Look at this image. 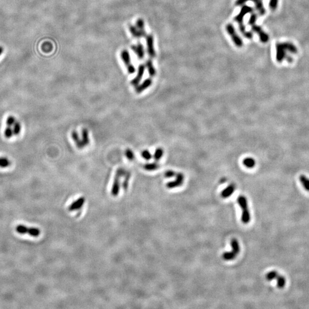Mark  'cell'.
Here are the masks:
<instances>
[{"instance_id":"cell-1","label":"cell","mask_w":309,"mask_h":309,"mask_svg":"<svg viewBox=\"0 0 309 309\" xmlns=\"http://www.w3.org/2000/svg\"><path fill=\"white\" fill-rule=\"evenodd\" d=\"M287 52L292 54H297L298 49L293 43L290 42H279L276 45V60L278 63H282L284 60L288 63L293 61V57L288 54Z\"/></svg>"},{"instance_id":"cell-2","label":"cell","mask_w":309,"mask_h":309,"mask_svg":"<svg viewBox=\"0 0 309 309\" xmlns=\"http://www.w3.org/2000/svg\"><path fill=\"white\" fill-rule=\"evenodd\" d=\"M237 203L241 208L242 211L241 216L242 222L244 224H248L250 221L251 216L249 210L247 199L245 196L240 195L237 198Z\"/></svg>"},{"instance_id":"cell-3","label":"cell","mask_w":309,"mask_h":309,"mask_svg":"<svg viewBox=\"0 0 309 309\" xmlns=\"http://www.w3.org/2000/svg\"><path fill=\"white\" fill-rule=\"evenodd\" d=\"M126 171L124 168L120 167L118 168L116 170V172L115 173V176L114 177V181H113V185L111 189V194L113 196H118L119 192H120V181L121 177L124 176L125 174L126 173Z\"/></svg>"},{"instance_id":"cell-4","label":"cell","mask_w":309,"mask_h":309,"mask_svg":"<svg viewBox=\"0 0 309 309\" xmlns=\"http://www.w3.org/2000/svg\"><path fill=\"white\" fill-rule=\"evenodd\" d=\"M231 246L232 247V251L225 252L222 254V258L224 260L230 261L234 260L240 252V246L237 239L234 238L231 240Z\"/></svg>"},{"instance_id":"cell-5","label":"cell","mask_w":309,"mask_h":309,"mask_svg":"<svg viewBox=\"0 0 309 309\" xmlns=\"http://www.w3.org/2000/svg\"><path fill=\"white\" fill-rule=\"evenodd\" d=\"M21 131V124L19 121L16 120L11 125H7V127L4 131V135L10 139L13 136H17Z\"/></svg>"},{"instance_id":"cell-6","label":"cell","mask_w":309,"mask_h":309,"mask_svg":"<svg viewBox=\"0 0 309 309\" xmlns=\"http://www.w3.org/2000/svg\"><path fill=\"white\" fill-rule=\"evenodd\" d=\"M227 32L230 36L234 44L239 48H241L243 46V41L241 37L237 34L234 25L231 24H228L226 27Z\"/></svg>"},{"instance_id":"cell-7","label":"cell","mask_w":309,"mask_h":309,"mask_svg":"<svg viewBox=\"0 0 309 309\" xmlns=\"http://www.w3.org/2000/svg\"><path fill=\"white\" fill-rule=\"evenodd\" d=\"M15 231L20 234H29L31 237H38L40 234V230L37 228L28 227L23 224H19L15 227Z\"/></svg>"},{"instance_id":"cell-8","label":"cell","mask_w":309,"mask_h":309,"mask_svg":"<svg viewBox=\"0 0 309 309\" xmlns=\"http://www.w3.org/2000/svg\"><path fill=\"white\" fill-rule=\"evenodd\" d=\"M121 58L123 63L125 64L129 74H133L136 72V68L131 63L130 54L127 50L124 49L121 52Z\"/></svg>"},{"instance_id":"cell-9","label":"cell","mask_w":309,"mask_h":309,"mask_svg":"<svg viewBox=\"0 0 309 309\" xmlns=\"http://www.w3.org/2000/svg\"><path fill=\"white\" fill-rule=\"evenodd\" d=\"M253 11H254V9L252 7L245 4L242 6L241 9L239 13L234 17V21L238 24L243 23L245 16L249 13H253Z\"/></svg>"},{"instance_id":"cell-10","label":"cell","mask_w":309,"mask_h":309,"mask_svg":"<svg viewBox=\"0 0 309 309\" xmlns=\"http://www.w3.org/2000/svg\"><path fill=\"white\" fill-rule=\"evenodd\" d=\"M147 53L151 59L156 57V51L154 49V38L152 34H148L146 36Z\"/></svg>"},{"instance_id":"cell-11","label":"cell","mask_w":309,"mask_h":309,"mask_svg":"<svg viewBox=\"0 0 309 309\" xmlns=\"http://www.w3.org/2000/svg\"><path fill=\"white\" fill-rule=\"evenodd\" d=\"M251 30L258 35L260 41L263 43H266L269 41V36L264 31L262 28L256 24L251 26Z\"/></svg>"},{"instance_id":"cell-12","label":"cell","mask_w":309,"mask_h":309,"mask_svg":"<svg viewBox=\"0 0 309 309\" xmlns=\"http://www.w3.org/2000/svg\"><path fill=\"white\" fill-rule=\"evenodd\" d=\"M175 180L173 181H170L167 183L166 186L168 189H172L176 188L178 187H181L184 183L185 176L182 173H176L175 176Z\"/></svg>"},{"instance_id":"cell-13","label":"cell","mask_w":309,"mask_h":309,"mask_svg":"<svg viewBox=\"0 0 309 309\" xmlns=\"http://www.w3.org/2000/svg\"><path fill=\"white\" fill-rule=\"evenodd\" d=\"M145 69H146L145 65H144V64L139 65V66L138 67V69H137V73L136 77L134 79H133L131 81V84L132 86L136 87L139 84L141 80L143 77L144 72H145Z\"/></svg>"},{"instance_id":"cell-14","label":"cell","mask_w":309,"mask_h":309,"mask_svg":"<svg viewBox=\"0 0 309 309\" xmlns=\"http://www.w3.org/2000/svg\"><path fill=\"white\" fill-rule=\"evenodd\" d=\"M131 49L136 54V56L140 60H143L145 56V50L144 48V46L140 42L137 43L136 45H134L131 46Z\"/></svg>"},{"instance_id":"cell-15","label":"cell","mask_w":309,"mask_h":309,"mask_svg":"<svg viewBox=\"0 0 309 309\" xmlns=\"http://www.w3.org/2000/svg\"><path fill=\"white\" fill-rule=\"evenodd\" d=\"M152 84V79L151 78H148L144 80L142 83L139 84L135 88V91L137 94H140L143 91L146 90L149 87L151 86Z\"/></svg>"},{"instance_id":"cell-16","label":"cell","mask_w":309,"mask_h":309,"mask_svg":"<svg viewBox=\"0 0 309 309\" xmlns=\"http://www.w3.org/2000/svg\"><path fill=\"white\" fill-rule=\"evenodd\" d=\"M85 201V199L84 197L80 198L77 200H76L75 202L72 203V204H71V206L68 207V210L70 211H73L79 209L83 206Z\"/></svg>"},{"instance_id":"cell-17","label":"cell","mask_w":309,"mask_h":309,"mask_svg":"<svg viewBox=\"0 0 309 309\" xmlns=\"http://www.w3.org/2000/svg\"><path fill=\"white\" fill-rule=\"evenodd\" d=\"M255 5V7L259 15H263L266 14V11L264 7L263 3L262 0H253V1Z\"/></svg>"},{"instance_id":"cell-18","label":"cell","mask_w":309,"mask_h":309,"mask_svg":"<svg viewBox=\"0 0 309 309\" xmlns=\"http://www.w3.org/2000/svg\"><path fill=\"white\" fill-rule=\"evenodd\" d=\"M235 190V185L233 184H231L226 189L223 190L222 192H221V196L224 199L229 198L232 195Z\"/></svg>"},{"instance_id":"cell-19","label":"cell","mask_w":309,"mask_h":309,"mask_svg":"<svg viewBox=\"0 0 309 309\" xmlns=\"http://www.w3.org/2000/svg\"><path fill=\"white\" fill-rule=\"evenodd\" d=\"M136 27L139 29L141 37H144L147 36V33L145 29V23L143 20L141 19H138L136 22Z\"/></svg>"},{"instance_id":"cell-20","label":"cell","mask_w":309,"mask_h":309,"mask_svg":"<svg viewBox=\"0 0 309 309\" xmlns=\"http://www.w3.org/2000/svg\"><path fill=\"white\" fill-rule=\"evenodd\" d=\"M146 67L147 68L148 72L151 77H154L156 75V70L151 60H148L146 63Z\"/></svg>"},{"instance_id":"cell-21","label":"cell","mask_w":309,"mask_h":309,"mask_svg":"<svg viewBox=\"0 0 309 309\" xmlns=\"http://www.w3.org/2000/svg\"><path fill=\"white\" fill-rule=\"evenodd\" d=\"M71 136H72V139L75 141L76 145L77 148H79V149H82L83 148H84L81 139H80L77 132H76V131H73L72 133H71Z\"/></svg>"},{"instance_id":"cell-22","label":"cell","mask_w":309,"mask_h":309,"mask_svg":"<svg viewBox=\"0 0 309 309\" xmlns=\"http://www.w3.org/2000/svg\"><path fill=\"white\" fill-rule=\"evenodd\" d=\"M81 140L84 147H86L90 143L89 132L86 128H84L81 131Z\"/></svg>"},{"instance_id":"cell-23","label":"cell","mask_w":309,"mask_h":309,"mask_svg":"<svg viewBox=\"0 0 309 309\" xmlns=\"http://www.w3.org/2000/svg\"><path fill=\"white\" fill-rule=\"evenodd\" d=\"M243 164L246 167L248 168H253L255 166L256 162L253 158L247 157L243 160Z\"/></svg>"},{"instance_id":"cell-24","label":"cell","mask_w":309,"mask_h":309,"mask_svg":"<svg viewBox=\"0 0 309 309\" xmlns=\"http://www.w3.org/2000/svg\"><path fill=\"white\" fill-rule=\"evenodd\" d=\"M160 167V164L158 163L153 162L144 164L143 167L144 170H146L147 171H153L159 169Z\"/></svg>"},{"instance_id":"cell-25","label":"cell","mask_w":309,"mask_h":309,"mask_svg":"<svg viewBox=\"0 0 309 309\" xmlns=\"http://www.w3.org/2000/svg\"><path fill=\"white\" fill-rule=\"evenodd\" d=\"M299 181L303 188L309 192V178L304 175H301L299 176Z\"/></svg>"},{"instance_id":"cell-26","label":"cell","mask_w":309,"mask_h":309,"mask_svg":"<svg viewBox=\"0 0 309 309\" xmlns=\"http://www.w3.org/2000/svg\"><path fill=\"white\" fill-rule=\"evenodd\" d=\"M129 32H130V33L132 34L133 37L137 38L142 37L141 35L140 34L139 30L137 28V27L136 26L130 25L129 26Z\"/></svg>"},{"instance_id":"cell-27","label":"cell","mask_w":309,"mask_h":309,"mask_svg":"<svg viewBox=\"0 0 309 309\" xmlns=\"http://www.w3.org/2000/svg\"><path fill=\"white\" fill-rule=\"evenodd\" d=\"M164 154V150L162 148L159 147L156 149L154 151V154L153 155V158L156 162H158L163 157Z\"/></svg>"},{"instance_id":"cell-28","label":"cell","mask_w":309,"mask_h":309,"mask_svg":"<svg viewBox=\"0 0 309 309\" xmlns=\"http://www.w3.org/2000/svg\"><path fill=\"white\" fill-rule=\"evenodd\" d=\"M11 162L7 157L0 156V168H5L11 166Z\"/></svg>"},{"instance_id":"cell-29","label":"cell","mask_w":309,"mask_h":309,"mask_svg":"<svg viewBox=\"0 0 309 309\" xmlns=\"http://www.w3.org/2000/svg\"><path fill=\"white\" fill-rule=\"evenodd\" d=\"M277 281V287L279 289H282L285 286L286 283V278L282 276V275L278 274L276 276V279Z\"/></svg>"},{"instance_id":"cell-30","label":"cell","mask_w":309,"mask_h":309,"mask_svg":"<svg viewBox=\"0 0 309 309\" xmlns=\"http://www.w3.org/2000/svg\"><path fill=\"white\" fill-rule=\"evenodd\" d=\"M130 177H131V172L129 171H127L125 174L124 179L122 184V187L124 191H127L128 189Z\"/></svg>"},{"instance_id":"cell-31","label":"cell","mask_w":309,"mask_h":309,"mask_svg":"<svg viewBox=\"0 0 309 309\" xmlns=\"http://www.w3.org/2000/svg\"><path fill=\"white\" fill-rule=\"evenodd\" d=\"M279 274L278 272H276V271H271V272H268V273L266 274V278L267 279L268 281H272L274 279H276V276H278Z\"/></svg>"},{"instance_id":"cell-32","label":"cell","mask_w":309,"mask_h":309,"mask_svg":"<svg viewBox=\"0 0 309 309\" xmlns=\"http://www.w3.org/2000/svg\"><path fill=\"white\" fill-rule=\"evenodd\" d=\"M125 155L127 159L130 161L134 160V159L135 158V155L134 152L129 148L126 149V150L125 151Z\"/></svg>"},{"instance_id":"cell-33","label":"cell","mask_w":309,"mask_h":309,"mask_svg":"<svg viewBox=\"0 0 309 309\" xmlns=\"http://www.w3.org/2000/svg\"><path fill=\"white\" fill-rule=\"evenodd\" d=\"M257 19H258V15H256V13H255L254 12L251 13L250 17V19H249L248 24L250 26H252L253 25L255 24L256 21H257Z\"/></svg>"},{"instance_id":"cell-34","label":"cell","mask_w":309,"mask_h":309,"mask_svg":"<svg viewBox=\"0 0 309 309\" xmlns=\"http://www.w3.org/2000/svg\"><path fill=\"white\" fill-rule=\"evenodd\" d=\"M141 157L145 159L146 160H151V159L152 158L153 156L151 154V152L148 150H144V151H142L141 154Z\"/></svg>"},{"instance_id":"cell-35","label":"cell","mask_w":309,"mask_h":309,"mask_svg":"<svg viewBox=\"0 0 309 309\" xmlns=\"http://www.w3.org/2000/svg\"><path fill=\"white\" fill-rule=\"evenodd\" d=\"M278 2L279 0H270L269 8H270L272 11H275L278 8Z\"/></svg>"},{"instance_id":"cell-36","label":"cell","mask_w":309,"mask_h":309,"mask_svg":"<svg viewBox=\"0 0 309 309\" xmlns=\"http://www.w3.org/2000/svg\"><path fill=\"white\" fill-rule=\"evenodd\" d=\"M176 174V173L175 172V171H174L173 170H167L164 173V176L167 178H171L175 177Z\"/></svg>"},{"instance_id":"cell-37","label":"cell","mask_w":309,"mask_h":309,"mask_svg":"<svg viewBox=\"0 0 309 309\" xmlns=\"http://www.w3.org/2000/svg\"><path fill=\"white\" fill-rule=\"evenodd\" d=\"M242 35L245 37L247 38V39H249V40H251L253 38V37H254V34H253V32H251L250 31H247V32L246 31L243 33H242Z\"/></svg>"},{"instance_id":"cell-38","label":"cell","mask_w":309,"mask_h":309,"mask_svg":"<svg viewBox=\"0 0 309 309\" xmlns=\"http://www.w3.org/2000/svg\"><path fill=\"white\" fill-rule=\"evenodd\" d=\"M248 1H253V0H237L235 1V4L236 6L239 7V6H242V5H245Z\"/></svg>"},{"instance_id":"cell-39","label":"cell","mask_w":309,"mask_h":309,"mask_svg":"<svg viewBox=\"0 0 309 309\" xmlns=\"http://www.w3.org/2000/svg\"><path fill=\"white\" fill-rule=\"evenodd\" d=\"M246 26L245 25V24L243 23H241V24H239V30L240 31V32L242 34L243 33L245 32H246Z\"/></svg>"},{"instance_id":"cell-40","label":"cell","mask_w":309,"mask_h":309,"mask_svg":"<svg viewBox=\"0 0 309 309\" xmlns=\"http://www.w3.org/2000/svg\"><path fill=\"white\" fill-rule=\"evenodd\" d=\"M2 52H3V48H2V47L0 46V55L2 54Z\"/></svg>"}]
</instances>
